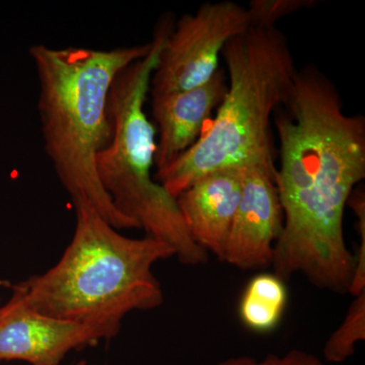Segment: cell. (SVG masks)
I'll use <instances>...</instances> for the list:
<instances>
[{
	"instance_id": "obj_16",
	"label": "cell",
	"mask_w": 365,
	"mask_h": 365,
	"mask_svg": "<svg viewBox=\"0 0 365 365\" xmlns=\"http://www.w3.org/2000/svg\"><path fill=\"white\" fill-rule=\"evenodd\" d=\"M76 365H93V364H88V362L86 361V360H81V361H78V364H76Z\"/></svg>"
},
{
	"instance_id": "obj_13",
	"label": "cell",
	"mask_w": 365,
	"mask_h": 365,
	"mask_svg": "<svg viewBox=\"0 0 365 365\" xmlns=\"http://www.w3.org/2000/svg\"><path fill=\"white\" fill-rule=\"evenodd\" d=\"M314 0H252L248 11L251 26L271 28L281 19L316 6Z\"/></svg>"
},
{
	"instance_id": "obj_12",
	"label": "cell",
	"mask_w": 365,
	"mask_h": 365,
	"mask_svg": "<svg viewBox=\"0 0 365 365\" xmlns=\"http://www.w3.org/2000/svg\"><path fill=\"white\" fill-rule=\"evenodd\" d=\"M354 297L342 323L324 346V359L331 364L349 359L357 344L365 340V292Z\"/></svg>"
},
{
	"instance_id": "obj_14",
	"label": "cell",
	"mask_w": 365,
	"mask_h": 365,
	"mask_svg": "<svg viewBox=\"0 0 365 365\" xmlns=\"http://www.w3.org/2000/svg\"><path fill=\"white\" fill-rule=\"evenodd\" d=\"M348 205L356 215L357 230L360 237L359 251L354 255L355 271L349 294L356 297L365 292V195L364 193L353 194Z\"/></svg>"
},
{
	"instance_id": "obj_2",
	"label": "cell",
	"mask_w": 365,
	"mask_h": 365,
	"mask_svg": "<svg viewBox=\"0 0 365 365\" xmlns=\"http://www.w3.org/2000/svg\"><path fill=\"white\" fill-rule=\"evenodd\" d=\"M153 42L113 50L35 45L41 130L47 157L72 203H90L117 230L138 228L103 188L97 158L111 138L108 105L119 72L150 53Z\"/></svg>"
},
{
	"instance_id": "obj_3",
	"label": "cell",
	"mask_w": 365,
	"mask_h": 365,
	"mask_svg": "<svg viewBox=\"0 0 365 365\" xmlns=\"http://www.w3.org/2000/svg\"><path fill=\"white\" fill-rule=\"evenodd\" d=\"M73 205L76 230L58 263L16 287L36 311L95 327L111 339L127 314L163 304L153 266L176 253L151 237L120 234L90 203Z\"/></svg>"
},
{
	"instance_id": "obj_7",
	"label": "cell",
	"mask_w": 365,
	"mask_h": 365,
	"mask_svg": "<svg viewBox=\"0 0 365 365\" xmlns=\"http://www.w3.org/2000/svg\"><path fill=\"white\" fill-rule=\"evenodd\" d=\"M109 339L95 327L36 311L16 287L9 302L0 307V361L61 365L69 352Z\"/></svg>"
},
{
	"instance_id": "obj_10",
	"label": "cell",
	"mask_w": 365,
	"mask_h": 365,
	"mask_svg": "<svg viewBox=\"0 0 365 365\" xmlns=\"http://www.w3.org/2000/svg\"><path fill=\"white\" fill-rule=\"evenodd\" d=\"M242 176L244 168L215 170L197 180L177 197L192 239L218 259L241 200Z\"/></svg>"
},
{
	"instance_id": "obj_15",
	"label": "cell",
	"mask_w": 365,
	"mask_h": 365,
	"mask_svg": "<svg viewBox=\"0 0 365 365\" xmlns=\"http://www.w3.org/2000/svg\"><path fill=\"white\" fill-rule=\"evenodd\" d=\"M212 365H327L316 355L302 350H290L284 354H269L263 359L242 356L230 357Z\"/></svg>"
},
{
	"instance_id": "obj_11",
	"label": "cell",
	"mask_w": 365,
	"mask_h": 365,
	"mask_svg": "<svg viewBox=\"0 0 365 365\" xmlns=\"http://www.w3.org/2000/svg\"><path fill=\"white\" fill-rule=\"evenodd\" d=\"M288 294L276 274L262 273L250 280L239 304L242 323L257 333H268L279 325Z\"/></svg>"
},
{
	"instance_id": "obj_4",
	"label": "cell",
	"mask_w": 365,
	"mask_h": 365,
	"mask_svg": "<svg viewBox=\"0 0 365 365\" xmlns=\"http://www.w3.org/2000/svg\"><path fill=\"white\" fill-rule=\"evenodd\" d=\"M227 90L212 125L155 180L177 197L205 175L230 168H275L272 120L289 95L297 67L277 26H250L222 51Z\"/></svg>"
},
{
	"instance_id": "obj_5",
	"label": "cell",
	"mask_w": 365,
	"mask_h": 365,
	"mask_svg": "<svg viewBox=\"0 0 365 365\" xmlns=\"http://www.w3.org/2000/svg\"><path fill=\"white\" fill-rule=\"evenodd\" d=\"M173 26L170 19L160 21L150 53L115 78L108 105L111 138L98 155L97 172L122 215L145 230L146 237L169 245L184 265L197 266L205 264L209 254L190 235L177 199L155 180L157 131L145 113L151 76Z\"/></svg>"
},
{
	"instance_id": "obj_9",
	"label": "cell",
	"mask_w": 365,
	"mask_h": 365,
	"mask_svg": "<svg viewBox=\"0 0 365 365\" xmlns=\"http://www.w3.org/2000/svg\"><path fill=\"white\" fill-rule=\"evenodd\" d=\"M227 90V76L220 68L202 86L179 93L151 95V112L158 135L155 173L169 167L197 143Z\"/></svg>"
},
{
	"instance_id": "obj_8",
	"label": "cell",
	"mask_w": 365,
	"mask_h": 365,
	"mask_svg": "<svg viewBox=\"0 0 365 365\" xmlns=\"http://www.w3.org/2000/svg\"><path fill=\"white\" fill-rule=\"evenodd\" d=\"M275 168H244L241 200L220 260L242 270H262L272 265L274 247L282 232L283 216Z\"/></svg>"
},
{
	"instance_id": "obj_1",
	"label": "cell",
	"mask_w": 365,
	"mask_h": 365,
	"mask_svg": "<svg viewBox=\"0 0 365 365\" xmlns=\"http://www.w3.org/2000/svg\"><path fill=\"white\" fill-rule=\"evenodd\" d=\"M279 140L275 184L282 232L274 274L302 275L335 294L349 292L355 257L345 242V208L365 178V119L343 110L337 86L314 66L297 69L289 95L273 115Z\"/></svg>"
},
{
	"instance_id": "obj_6",
	"label": "cell",
	"mask_w": 365,
	"mask_h": 365,
	"mask_svg": "<svg viewBox=\"0 0 365 365\" xmlns=\"http://www.w3.org/2000/svg\"><path fill=\"white\" fill-rule=\"evenodd\" d=\"M251 26L246 7L234 1L206 2L173 26L150 81L151 95L204 85L220 71L228 41Z\"/></svg>"
}]
</instances>
